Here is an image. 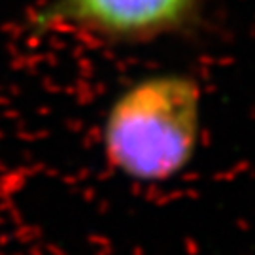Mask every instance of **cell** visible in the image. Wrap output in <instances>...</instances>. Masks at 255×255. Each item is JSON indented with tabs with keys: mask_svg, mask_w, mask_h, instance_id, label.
Here are the masks:
<instances>
[{
	"mask_svg": "<svg viewBox=\"0 0 255 255\" xmlns=\"http://www.w3.org/2000/svg\"><path fill=\"white\" fill-rule=\"evenodd\" d=\"M201 116L202 91L193 76L161 72L136 80L106 112L104 157L132 182H168L195 157Z\"/></svg>",
	"mask_w": 255,
	"mask_h": 255,
	"instance_id": "1",
	"label": "cell"
},
{
	"mask_svg": "<svg viewBox=\"0 0 255 255\" xmlns=\"http://www.w3.org/2000/svg\"><path fill=\"white\" fill-rule=\"evenodd\" d=\"M201 0H47L32 13L38 32L74 30L114 44H142L183 32Z\"/></svg>",
	"mask_w": 255,
	"mask_h": 255,
	"instance_id": "2",
	"label": "cell"
}]
</instances>
